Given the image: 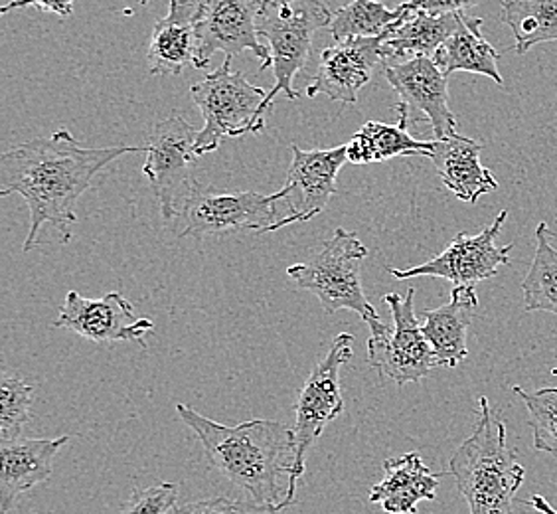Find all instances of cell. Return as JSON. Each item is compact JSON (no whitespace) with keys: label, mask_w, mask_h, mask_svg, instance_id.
I'll list each match as a JSON object with an SVG mask.
<instances>
[{"label":"cell","mask_w":557,"mask_h":514,"mask_svg":"<svg viewBox=\"0 0 557 514\" xmlns=\"http://www.w3.org/2000/svg\"><path fill=\"white\" fill-rule=\"evenodd\" d=\"M74 4L75 0H12L0 9V14H9V12L18 11V9L33 7L38 11L54 12L60 19H67L74 12Z\"/></svg>","instance_id":"1f68e13d"},{"label":"cell","mask_w":557,"mask_h":514,"mask_svg":"<svg viewBox=\"0 0 557 514\" xmlns=\"http://www.w3.org/2000/svg\"><path fill=\"white\" fill-rule=\"evenodd\" d=\"M176 220L183 224L178 237L224 236L234 232L263 236L273 232L281 220V208L273 194L224 191L196 183Z\"/></svg>","instance_id":"ba28073f"},{"label":"cell","mask_w":557,"mask_h":514,"mask_svg":"<svg viewBox=\"0 0 557 514\" xmlns=\"http://www.w3.org/2000/svg\"><path fill=\"white\" fill-rule=\"evenodd\" d=\"M384 74L399 97V125L429 123L435 139L457 135V119L449 108V75L443 74L433 58L419 56L404 62H387Z\"/></svg>","instance_id":"8fae6325"},{"label":"cell","mask_w":557,"mask_h":514,"mask_svg":"<svg viewBox=\"0 0 557 514\" xmlns=\"http://www.w3.org/2000/svg\"><path fill=\"white\" fill-rule=\"evenodd\" d=\"M67 441V436L55 440L0 441V513H9L22 493L52 477L55 455Z\"/></svg>","instance_id":"ac0fdd59"},{"label":"cell","mask_w":557,"mask_h":514,"mask_svg":"<svg viewBox=\"0 0 557 514\" xmlns=\"http://www.w3.org/2000/svg\"><path fill=\"white\" fill-rule=\"evenodd\" d=\"M333 14L322 0H261L258 30L268 42L275 75L263 103L265 111L273 109L278 94L293 101L299 97L293 82L309 62L314 34L331 26Z\"/></svg>","instance_id":"277c9868"},{"label":"cell","mask_w":557,"mask_h":514,"mask_svg":"<svg viewBox=\"0 0 557 514\" xmlns=\"http://www.w3.org/2000/svg\"><path fill=\"white\" fill-rule=\"evenodd\" d=\"M508 212L503 210L486 225L481 234H457L440 256L429 259L421 266L408 269H389V276L397 281L413 278L449 279L455 285H476L479 281L494 278L498 268L510 266V246H498L496 237L503 232Z\"/></svg>","instance_id":"4fadbf2b"},{"label":"cell","mask_w":557,"mask_h":514,"mask_svg":"<svg viewBox=\"0 0 557 514\" xmlns=\"http://www.w3.org/2000/svg\"><path fill=\"white\" fill-rule=\"evenodd\" d=\"M500 19L515 34L516 54L557 40V0H503Z\"/></svg>","instance_id":"d4e9b609"},{"label":"cell","mask_w":557,"mask_h":514,"mask_svg":"<svg viewBox=\"0 0 557 514\" xmlns=\"http://www.w3.org/2000/svg\"><path fill=\"white\" fill-rule=\"evenodd\" d=\"M416 290L409 287L401 297L397 293H387L384 303L394 317V327H387L380 317L368 322V365L377 370V375L396 384L419 382L437 366L435 354L428 343L421 322L413 309Z\"/></svg>","instance_id":"9c48e42d"},{"label":"cell","mask_w":557,"mask_h":514,"mask_svg":"<svg viewBox=\"0 0 557 514\" xmlns=\"http://www.w3.org/2000/svg\"><path fill=\"white\" fill-rule=\"evenodd\" d=\"M368 257V247L360 237L344 228H336L333 237L322 246L309 261L287 268L299 290L311 291L321 301L326 315L341 309L356 313L364 322L377 319L362 287V264Z\"/></svg>","instance_id":"8992f818"},{"label":"cell","mask_w":557,"mask_h":514,"mask_svg":"<svg viewBox=\"0 0 557 514\" xmlns=\"http://www.w3.org/2000/svg\"><path fill=\"white\" fill-rule=\"evenodd\" d=\"M176 412L202 443L210 467L242 489L251 503L285 511L281 477L290 475L295 460L293 429L273 419L224 426L186 404H176Z\"/></svg>","instance_id":"7a4b0ae2"},{"label":"cell","mask_w":557,"mask_h":514,"mask_svg":"<svg viewBox=\"0 0 557 514\" xmlns=\"http://www.w3.org/2000/svg\"><path fill=\"white\" fill-rule=\"evenodd\" d=\"M481 0H406L404 4L409 11H423L429 14H447V12H465L476 7Z\"/></svg>","instance_id":"d6a6232c"},{"label":"cell","mask_w":557,"mask_h":514,"mask_svg":"<svg viewBox=\"0 0 557 514\" xmlns=\"http://www.w3.org/2000/svg\"><path fill=\"white\" fill-rule=\"evenodd\" d=\"M512 392L524 402L528 421L534 433V448L557 460V388H542L528 392L512 386Z\"/></svg>","instance_id":"f1b7e54d"},{"label":"cell","mask_w":557,"mask_h":514,"mask_svg":"<svg viewBox=\"0 0 557 514\" xmlns=\"http://www.w3.org/2000/svg\"><path fill=\"white\" fill-rule=\"evenodd\" d=\"M145 147H82L67 128L50 137L26 140L0 157V196L21 194L30 210V230L22 252L28 254L46 225H54L70 242L77 222V203L94 186L99 172L123 155Z\"/></svg>","instance_id":"6da1fadb"},{"label":"cell","mask_w":557,"mask_h":514,"mask_svg":"<svg viewBox=\"0 0 557 514\" xmlns=\"http://www.w3.org/2000/svg\"><path fill=\"white\" fill-rule=\"evenodd\" d=\"M261 0H205L198 19V64L202 70L215 52L239 56L251 52L258 58L259 70L271 68V54L261 42L258 14Z\"/></svg>","instance_id":"5bb4252c"},{"label":"cell","mask_w":557,"mask_h":514,"mask_svg":"<svg viewBox=\"0 0 557 514\" xmlns=\"http://www.w3.org/2000/svg\"><path fill=\"white\" fill-rule=\"evenodd\" d=\"M290 161L287 181L283 188L273 194L278 203L281 220L273 232L285 225L309 222L321 215L336 194V179L348 162L346 145L333 149L302 150L299 145H290Z\"/></svg>","instance_id":"7c38bea8"},{"label":"cell","mask_w":557,"mask_h":514,"mask_svg":"<svg viewBox=\"0 0 557 514\" xmlns=\"http://www.w3.org/2000/svg\"><path fill=\"white\" fill-rule=\"evenodd\" d=\"M205 0H171L169 14L150 33L147 65L150 75H181L198 64V19Z\"/></svg>","instance_id":"e0dca14e"},{"label":"cell","mask_w":557,"mask_h":514,"mask_svg":"<svg viewBox=\"0 0 557 514\" xmlns=\"http://www.w3.org/2000/svg\"><path fill=\"white\" fill-rule=\"evenodd\" d=\"M449 473L471 514H512L525 469L508 445L506 424L491 407L488 397L479 400L476 428L453 453Z\"/></svg>","instance_id":"3957f363"},{"label":"cell","mask_w":557,"mask_h":514,"mask_svg":"<svg viewBox=\"0 0 557 514\" xmlns=\"http://www.w3.org/2000/svg\"><path fill=\"white\" fill-rule=\"evenodd\" d=\"M33 386L4 366L0 378V441L21 440L22 429L33 419Z\"/></svg>","instance_id":"83f0119b"},{"label":"cell","mask_w":557,"mask_h":514,"mask_svg":"<svg viewBox=\"0 0 557 514\" xmlns=\"http://www.w3.org/2000/svg\"><path fill=\"white\" fill-rule=\"evenodd\" d=\"M382 36H354L326 48L321 56L319 74L307 87V96H326L341 103H356L362 87L370 84L375 65L386 62Z\"/></svg>","instance_id":"2e32d148"},{"label":"cell","mask_w":557,"mask_h":514,"mask_svg":"<svg viewBox=\"0 0 557 514\" xmlns=\"http://www.w3.org/2000/svg\"><path fill=\"white\" fill-rule=\"evenodd\" d=\"M476 309L479 295L474 285H455L447 305L421 313V329L433 348L437 366L455 368L467 360V336Z\"/></svg>","instance_id":"ffe728a7"},{"label":"cell","mask_w":557,"mask_h":514,"mask_svg":"<svg viewBox=\"0 0 557 514\" xmlns=\"http://www.w3.org/2000/svg\"><path fill=\"white\" fill-rule=\"evenodd\" d=\"M552 375L557 376V366L554 368V370H552Z\"/></svg>","instance_id":"e575fe53"},{"label":"cell","mask_w":557,"mask_h":514,"mask_svg":"<svg viewBox=\"0 0 557 514\" xmlns=\"http://www.w3.org/2000/svg\"><path fill=\"white\" fill-rule=\"evenodd\" d=\"M465 12L429 14L413 11L408 21L399 24L394 33L384 40L386 62H404L419 56L433 58L441 44L449 40L461 28Z\"/></svg>","instance_id":"7402d4cb"},{"label":"cell","mask_w":557,"mask_h":514,"mask_svg":"<svg viewBox=\"0 0 557 514\" xmlns=\"http://www.w3.org/2000/svg\"><path fill=\"white\" fill-rule=\"evenodd\" d=\"M552 232L546 222L536 228V254L522 281L524 309L528 313H552L557 317V249L552 246Z\"/></svg>","instance_id":"4316f807"},{"label":"cell","mask_w":557,"mask_h":514,"mask_svg":"<svg viewBox=\"0 0 557 514\" xmlns=\"http://www.w3.org/2000/svg\"><path fill=\"white\" fill-rule=\"evenodd\" d=\"M411 12L406 4L387 9L380 0H352L350 4L334 12L329 30L336 42L354 36L370 38L392 34L399 24L408 21Z\"/></svg>","instance_id":"484cf974"},{"label":"cell","mask_w":557,"mask_h":514,"mask_svg":"<svg viewBox=\"0 0 557 514\" xmlns=\"http://www.w3.org/2000/svg\"><path fill=\"white\" fill-rule=\"evenodd\" d=\"M232 56L215 72L190 87V97L205 118L196 152L205 157L220 149L222 140L239 139L265 128L268 91L253 86L246 75L232 72Z\"/></svg>","instance_id":"5b68a950"},{"label":"cell","mask_w":557,"mask_h":514,"mask_svg":"<svg viewBox=\"0 0 557 514\" xmlns=\"http://www.w3.org/2000/svg\"><path fill=\"white\" fill-rule=\"evenodd\" d=\"M178 485L157 482L147 489H135L123 504L121 514H169L176 509Z\"/></svg>","instance_id":"f546056e"},{"label":"cell","mask_w":557,"mask_h":514,"mask_svg":"<svg viewBox=\"0 0 557 514\" xmlns=\"http://www.w3.org/2000/svg\"><path fill=\"white\" fill-rule=\"evenodd\" d=\"M172 514H281V511L275 506H261L251 501L242 503L227 497H214L176 506Z\"/></svg>","instance_id":"4dcf8cb0"},{"label":"cell","mask_w":557,"mask_h":514,"mask_svg":"<svg viewBox=\"0 0 557 514\" xmlns=\"http://www.w3.org/2000/svg\"><path fill=\"white\" fill-rule=\"evenodd\" d=\"M433 140L413 139L408 127L368 121L346 145V157L352 164L386 162L396 157H431Z\"/></svg>","instance_id":"cb8c5ba5"},{"label":"cell","mask_w":557,"mask_h":514,"mask_svg":"<svg viewBox=\"0 0 557 514\" xmlns=\"http://www.w3.org/2000/svg\"><path fill=\"white\" fill-rule=\"evenodd\" d=\"M54 327L70 329L94 343L135 341L143 346H147L145 336L154 331V322L139 317L129 301L115 291L101 299H89L77 291H70Z\"/></svg>","instance_id":"9a60e30c"},{"label":"cell","mask_w":557,"mask_h":514,"mask_svg":"<svg viewBox=\"0 0 557 514\" xmlns=\"http://www.w3.org/2000/svg\"><path fill=\"white\" fill-rule=\"evenodd\" d=\"M198 133L200 128L181 115L159 121L150 131L143 174L154 191L164 220L178 218L198 183L193 176V167L200 159L196 152Z\"/></svg>","instance_id":"30bf717a"},{"label":"cell","mask_w":557,"mask_h":514,"mask_svg":"<svg viewBox=\"0 0 557 514\" xmlns=\"http://www.w3.org/2000/svg\"><path fill=\"white\" fill-rule=\"evenodd\" d=\"M481 150L483 145L479 140L462 137L459 133L433 140L429 159L435 164L447 191L462 203L476 204L484 194L498 191V181L481 162Z\"/></svg>","instance_id":"d6986e66"},{"label":"cell","mask_w":557,"mask_h":514,"mask_svg":"<svg viewBox=\"0 0 557 514\" xmlns=\"http://www.w3.org/2000/svg\"><path fill=\"white\" fill-rule=\"evenodd\" d=\"M354 354V336L350 332H341L333 341L331 351L319 365L312 368L305 384L299 390L295 406V460L290 467L285 509L295 503L297 482L307 469V455L312 445L321 438L324 428L344 412L343 388H341V368L348 365Z\"/></svg>","instance_id":"52a82bcc"},{"label":"cell","mask_w":557,"mask_h":514,"mask_svg":"<svg viewBox=\"0 0 557 514\" xmlns=\"http://www.w3.org/2000/svg\"><path fill=\"white\" fill-rule=\"evenodd\" d=\"M384 479L372 487L370 503L387 514H416L421 501H435L441 473H433L419 453H406L382 463Z\"/></svg>","instance_id":"44dd1931"},{"label":"cell","mask_w":557,"mask_h":514,"mask_svg":"<svg viewBox=\"0 0 557 514\" xmlns=\"http://www.w3.org/2000/svg\"><path fill=\"white\" fill-rule=\"evenodd\" d=\"M481 28H483V19L465 14L461 28L453 34L449 40L441 44L433 60L443 70V74L471 72V74L486 75L498 86H503V75L498 72L500 56L494 50L493 44L484 38Z\"/></svg>","instance_id":"603a6c76"},{"label":"cell","mask_w":557,"mask_h":514,"mask_svg":"<svg viewBox=\"0 0 557 514\" xmlns=\"http://www.w3.org/2000/svg\"><path fill=\"white\" fill-rule=\"evenodd\" d=\"M528 504H530L534 511H537V513L557 514L556 509H554L552 504L547 503L546 497H542V494H532Z\"/></svg>","instance_id":"836d02e7"}]
</instances>
